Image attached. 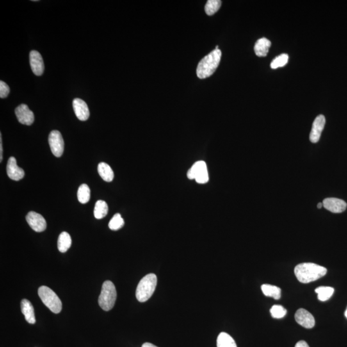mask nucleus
I'll return each instance as SVG.
<instances>
[{"mask_svg": "<svg viewBox=\"0 0 347 347\" xmlns=\"http://www.w3.org/2000/svg\"><path fill=\"white\" fill-rule=\"evenodd\" d=\"M327 270L323 266L314 263H302L294 268L296 278L303 284L316 281L324 277Z\"/></svg>", "mask_w": 347, "mask_h": 347, "instance_id": "f257e3e1", "label": "nucleus"}, {"mask_svg": "<svg viewBox=\"0 0 347 347\" xmlns=\"http://www.w3.org/2000/svg\"><path fill=\"white\" fill-rule=\"evenodd\" d=\"M221 55L220 50L215 49L202 59L196 70L199 78L206 79L213 75L220 63Z\"/></svg>", "mask_w": 347, "mask_h": 347, "instance_id": "f03ea898", "label": "nucleus"}, {"mask_svg": "<svg viewBox=\"0 0 347 347\" xmlns=\"http://www.w3.org/2000/svg\"><path fill=\"white\" fill-rule=\"evenodd\" d=\"M157 277L154 273L148 274L139 282L136 291V297L140 302H145L151 297L156 289Z\"/></svg>", "mask_w": 347, "mask_h": 347, "instance_id": "7ed1b4c3", "label": "nucleus"}, {"mask_svg": "<svg viewBox=\"0 0 347 347\" xmlns=\"http://www.w3.org/2000/svg\"><path fill=\"white\" fill-rule=\"evenodd\" d=\"M116 291L113 283L107 280L102 284V291L99 298L100 307L108 311L113 309L116 300Z\"/></svg>", "mask_w": 347, "mask_h": 347, "instance_id": "20e7f679", "label": "nucleus"}, {"mask_svg": "<svg viewBox=\"0 0 347 347\" xmlns=\"http://www.w3.org/2000/svg\"><path fill=\"white\" fill-rule=\"evenodd\" d=\"M41 300L52 312L58 314L62 310V302L56 293L49 287L41 286L38 289Z\"/></svg>", "mask_w": 347, "mask_h": 347, "instance_id": "39448f33", "label": "nucleus"}, {"mask_svg": "<svg viewBox=\"0 0 347 347\" xmlns=\"http://www.w3.org/2000/svg\"><path fill=\"white\" fill-rule=\"evenodd\" d=\"M187 177L190 180H195L198 184H207L209 175L206 163L204 161L196 162L187 172Z\"/></svg>", "mask_w": 347, "mask_h": 347, "instance_id": "423d86ee", "label": "nucleus"}, {"mask_svg": "<svg viewBox=\"0 0 347 347\" xmlns=\"http://www.w3.org/2000/svg\"><path fill=\"white\" fill-rule=\"evenodd\" d=\"M49 142L50 149L55 156L59 157L62 156L65 149L62 135L60 132L54 130L50 132L49 136Z\"/></svg>", "mask_w": 347, "mask_h": 347, "instance_id": "0eeeda50", "label": "nucleus"}, {"mask_svg": "<svg viewBox=\"0 0 347 347\" xmlns=\"http://www.w3.org/2000/svg\"><path fill=\"white\" fill-rule=\"evenodd\" d=\"M26 220L32 229L36 232H42L47 228L45 218L35 212H30L26 216Z\"/></svg>", "mask_w": 347, "mask_h": 347, "instance_id": "6e6552de", "label": "nucleus"}, {"mask_svg": "<svg viewBox=\"0 0 347 347\" xmlns=\"http://www.w3.org/2000/svg\"><path fill=\"white\" fill-rule=\"evenodd\" d=\"M15 114L18 121L22 124L31 125L34 122V113L26 104H23L17 107Z\"/></svg>", "mask_w": 347, "mask_h": 347, "instance_id": "1a4fd4ad", "label": "nucleus"}, {"mask_svg": "<svg viewBox=\"0 0 347 347\" xmlns=\"http://www.w3.org/2000/svg\"><path fill=\"white\" fill-rule=\"evenodd\" d=\"M323 205L325 209L335 214L342 213L345 211L347 207L346 203L344 201L334 198L325 199Z\"/></svg>", "mask_w": 347, "mask_h": 347, "instance_id": "9d476101", "label": "nucleus"}, {"mask_svg": "<svg viewBox=\"0 0 347 347\" xmlns=\"http://www.w3.org/2000/svg\"><path fill=\"white\" fill-rule=\"evenodd\" d=\"M30 64L34 74L37 76H41L44 72L45 65L42 55L36 50H33L30 53Z\"/></svg>", "mask_w": 347, "mask_h": 347, "instance_id": "9b49d317", "label": "nucleus"}, {"mask_svg": "<svg viewBox=\"0 0 347 347\" xmlns=\"http://www.w3.org/2000/svg\"><path fill=\"white\" fill-rule=\"evenodd\" d=\"M325 125V118L323 115H319L315 118L309 136L310 141L312 143L318 142Z\"/></svg>", "mask_w": 347, "mask_h": 347, "instance_id": "f8f14e48", "label": "nucleus"}, {"mask_svg": "<svg viewBox=\"0 0 347 347\" xmlns=\"http://www.w3.org/2000/svg\"><path fill=\"white\" fill-rule=\"evenodd\" d=\"M294 318H295L296 322L304 328H312L315 325L314 316L304 309H298L296 312Z\"/></svg>", "mask_w": 347, "mask_h": 347, "instance_id": "ddd939ff", "label": "nucleus"}, {"mask_svg": "<svg viewBox=\"0 0 347 347\" xmlns=\"http://www.w3.org/2000/svg\"><path fill=\"white\" fill-rule=\"evenodd\" d=\"M7 172L9 178L15 181L21 180L25 176L24 169L18 166L17 159L15 157H11L9 159L7 165Z\"/></svg>", "mask_w": 347, "mask_h": 347, "instance_id": "4468645a", "label": "nucleus"}, {"mask_svg": "<svg viewBox=\"0 0 347 347\" xmlns=\"http://www.w3.org/2000/svg\"><path fill=\"white\" fill-rule=\"evenodd\" d=\"M75 115L78 119L81 121H86L90 116V110L88 105L84 100L80 99H75L73 101Z\"/></svg>", "mask_w": 347, "mask_h": 347, "instance_id": "2eb2a0df", "label": "nucleus"}, {"mask_svg": "<svg viewBox=\"0 0 347 347\" xmlns=\"http://www.w3.org/2000/svg\"><path fill=\"white\" fill-rule=\"evenodd\" d=\"M21 309L27 322L31 324L36 323L34 307L29 300H27V299H23L21 302Z\"/></svg>", "mask_w": 347, "mask_h": 347, "instance_id": "dca6fc26", "label": "nucleus"}, {"mask_svg": "<svg viewBox=\"0 0 347 347\" xmlns=\"http://www.w3.org/2000/svg\"><path fill=\"white\" fill-rule=\"evenodd\" d=\"M271 45V43L268 39L265 38L259 39L255 45V54L259 57H266L268 54Z\"/></svg>", "mask_w": 347, "mask_h": 347, "instance_id": "f3484780", "label": "nucleus"}, {"mask_svg": "<svg viewBox=\"0 0 347 347\" xmlns=\"http://www.w3.org/2000/svg\"><path fill=\"white\" fill-rule=\"evenodd\" d=\"M98 172L105 182H111L113 181L114 172L108 164L104 163V162L100 163L98 165Z\"/></svg>", "mask_w": 347, "mask_h": 347, "instance_id": "a211bd4d", "label": "nucleus"}, {"mask_svg": "<svg viewBox=\"0 0 347 347\" xmlns=\"http://www.w3.org/2000/svg\"><path fill=\"white\" fill-rule=\"evenodd\" d=\"M72 245V239L70 234L66 232H63L59 235L58 242V247L59 252L61 253H65L67 252L68 249L71 247Z\"/></svg>", "mask_w": 347, "mask_h": 347, "instance_id": "6ab92c4d", "label": "nucleus"}, {"mask_svg": "<svg viewBox=\"0 0 347 347\" xmlns=\"http://www.w3.org/2000/svg\"><path fill=\"white\" fill-rule=\"evenodd\" d=\"M261 289L264 295L268 297H272L275 300H279L281 297V289L275 285L264 284Z\"/></svg>", "mask_w": 347, "mask_h": 347, "instance_id": "aec40b11", "label": "nucleus"}, {"mask_svg": "<svg viewBox=\"0 0 347 347\" xmlns=\"http://www.w3.org/2000/svg\"><path fill=\"white\" fill-rule=\"evenodd\" d=\"M217 347H237L236 341L231 335L221 332L217 339Z\"/></svg>", "mask_w": 347, "mask_h": 347, "instance_id": "412c9836", "label": "nucleus"}, {"mask_svg": "<svg viewBox=\"0 0 347 347\" xmlns=\"http://www.w3.org/2000/svg\"><path fill=\"white\" fill-rule=\"evenodd\" d=\"M315 292L318 294V298L319 301L325 302V301L329 300L331 296L333 295L334 289L331 287L321 286L317 287L315 289Z\"/></svg>", "mask_w": 347, "mask_h": 347, "instance_id": "4be33fe9", "label": "nucleus"}, {"mask_svg": "<svg viewBox=\"0 0 347 347\" xmlns=\"http://www.w3.org/2000/svg\"><path fill=\"white\" fill-rule=\"evenodd\" d=\"M108 206L104 201L99 200L96 203L94 209V216L96 219H101L107 216Z\"/></svg>", "mask_w": 347, "mask_h": 347, "instance_id": "5701e85b", "label": "nucleus"}, {"mask_svg": "<svg viewBox=\"0 0 347 347\" xmlns=\"http://www.w3.org/2000/svg\"><path fill=\"white\" fill-rule=\"evenodd\" d=\"M90 189L86 184L81 185L79 187L77 192V198L80 203L82 204H86L90 200Z\"/></svg>", "mask_w": 347, "mask_h": 347, "instance_id": "b1692460", "label": "nucleus"}, {"mask_svg": "<svg viewBox=\"0 0 347 347\" xmlns=\"http://www.w3.org/2000/svg\"><path fill=\"white\" fill-rule=\"evenodd\" d=\"M221 1L220 0H209L207 1L205 6V12L209 16H212L218 12L221 6Z\"/></svg>", "mask_w": 347, "mask_h": 347, "instance_id": "393cba45", "label": "nucleus"}, {"mask_svg": "<svg viewBox=\"0 0 347 347\" xmlns=\"http://www.w3.org/2000/svg\"><path fill=\"white\" fill-rule=\"evenodd\" d=\"M124 221L120 214H116L109 223V228L111 230L116 231L124 227Z\"/></svg>", "mask_w": 347, "mask_h": 347, "instance_id": "a878e982", "label": "nucleus"}, {"mask_svg": "<svg viewBox=\"0 0 347 347\" xmlns=\"http://www.w3.org/2000/svg\"><path fill=\"white\" fill-rule=\"evenodd\" d=\"M288 55L286 54L280 55L279 56L273 59L271 63V68L272 69H277V68L283 67L288 63Z\"/></svg>", "mask_w": 347, "mask_h": 347, "instance_id": "bb28decb", "label": "nucleus"}, {"mask_svg": "<svg viewBox=\"0 0 347 347\" xmlns=\"http://www.w3.org/2000/svg\"><path fill=\"white\" fill-rule=\"evenodd\" d=\"M270 312L271 316L274 318H282L286 315L287 310L282 305H275L271 308Z\"/></svg>", "mask_w": 347, "mask_h": 347, "instance_id": "cd10ccee", "label": "nucleus"}, {"mask_svg": "<svg viewBox=\"0 0 347 347\" xmlns=\"http://www.w3.org/2000/svg\"><path fill=\"white\" fill-rule=\"evenodd\" d=\"M10 93V88L3 81H0V97L2 99L6 98Z\"/></svg>", "mask_w": 347, "mask_h": 347, "instance_id": "c85d7f7f", "label": "nucleus"}, {"mask_svg": "<svg viewBox=\"0 0 347 347\" xmlns=\"http://www.w3.org/2000/svg\"><path fill=\"white\" fill-rule=\"evenodd\" d=\"M3 159V145H2V133L0 134V161H2Z\"/></svg>", "mask_w": 347, "mask_h": 347, "instance_id": "c756f323", "label": "nucleus"}, {"mask_svg": "<svg viewBox=\"0 0 347 347\" xmlns=\"http://www.w3.org/2000/svg\"><path fill=\"white\" fill-rule=\"evenodd\" d=\"M294 347H309V346L305 341H300L296 344Z\"/></svg>", "mask_w": 347, "mask_h": 347, "instance_id": "7c9ffc66", "label": "nucleus"}, {"mask_svg": "<svg viewBox=\"0 0 347 347\" xmlns=\"http://www.w3.org/2000/svg\"><path fill=\"white\" fill-rule=\"evenodd\" d=\"M141 347H157V346H155L154 344H153L152 343H145L143 344V345L141 346Z\"/></svg>", "mask_w": 347, "mask_h": 347, "instance_id": "2f4dec72", "label": "nucleus"}, {"mask_svg": "<svg viewBox=\"0 0 347 347\" xmlns=\"http://www.w3.org/2000/svg\"><path fill=\"white\" fill-rule=\"evenodd\" d=\"M323 207V203H318V205H317V207H318L319 209H321V208H322Z\"/></svg>", "mask_w": 347, "mask_h": 347, "instance_id": "473e14b6", "label": "nucleus"}, {"mask_svg": "<svg viewBox=\"0 0 347 347\" xmlns=\"http://www.w3.org/2000/svg\"><path fill=\"white\" fill-rule=\"evenodd\" d=\"M344 316H345L346 318H347V307L345 312H344Z\"/></svg>", "mask_w": 347, "mask_h": 347, "instance_id": "72a5a7b5", "label": "nucleus"}]
</instances>
